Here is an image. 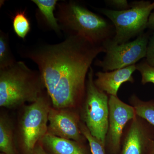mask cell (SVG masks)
<instances>
[{"mask_svg":"<svg viewBox=\"0 0 154 154\" xmlns=\"http://www.w3.org/2000/svg\"><path fill=\"white\" fill-rule=\"evenodd\" d=\"M103 45L78 35L68 36L60 43L45 44L21 52L38 66L53 107L76 110L86 92V77Z\"/></svg>","mask_w":154,"mask_h":154,"instance_id":"cell-1","label":"cell"},{"mask_svg":"<svg viewBox=\"0 0 154 154\" xmlns=\"http://www.w3.org/2000/svg\"><path fill=\"white\" fill-rule=\"evenodd\" d=\"M57 6L59 24L69 36L78 35L101 45L115 36L113 24L76 2H63Z\"/></svg>","mask_w":154,"mask_h":154,"instance_id":"cell-2","label":"cell"},{"mask_svg":"<svg viewBox=\"0 0 154 154\" xmlns=\"http://www.w3.org/2000/svg\"><path fill=\"white\" fill-rule=\"evenodd\" d=\"M45 87L39 71L33 70L22 61L0 69V106L20 107L35 102L43 94Z\"/></svg>","mask_w":154,"mask_h":154,"instance_id":"cell-3","label":"cell"},{"mask_svg":"<svg viewBox=\"0 0 154 154\" xmlns=\"http://www.w3.org/2000/svg\"><path fill=\"white\" fill-rule=\"evenodd\" d=\"M94 70L90 68L86 82L85 99L81 107L80 117L93 136L105 146L108 126V95L94 83Z\"/></svg>","mask_w":154,"mask_h":154,"instance_id":"cell-4","label":"cell"},{"mask_svg":"<svg viewBox=\"0 0 154 154\" xmlns=\"http://www.w3.org/2000/svg\"><path fill=\"white\" fill-rule=\"evenodd\" d=\"M130 5V8L125 11L98 9L114 25L115 34L112 40L117 44L128 42L131 38L143 33L154 9V2L135 1Z\"/></svg>","mask_w":154,"mask_h":154,"instance_id":"cell-5","label":"cell"},{"mask_svg":"<svg viewBox=\"0 0 154 154\" xmlns=\"http://www.w3.org/2000/svg\"><path fill=\"white\" fill-rule=\"evenodd\" d=\"M48 94L44 93L35 102L25 106L19 122V134L22 148L30 154L48 131V114L51 109Z\"/></svg>","mask_w":154,"mask_h":154,"instance_id":"cell-6","label":"cell"},{"mask_svg":"<svg viewBox=\"0 0 154 154\" xmlns=\"http://www.w3.org/2000/svg\"><path fill=\"white\" fill-rule=\"evenodd\" d=\"M149 39V33H143L135 40L121 44L110 39L102 45L106 55L102 60H96L95 65L102 68L104 72H108L135 65L146 57Z\"/></svg>","mask_w":154,"mask_h":154,"instance_id":"cell-7","label":"cell"},{"mask_svg":"<svg viewBox=\"0 0 154 154\" xmlns=\"http://www.w3.org/2000/svg\"><path fill=\"white\" fill-rule=\"evenodd\" d=\"M134 107L117 96H109L108 126L105 141L107 154H119L123 132L127 124L136 116Z\"/></svg>","mask_w":154,"mask_h":154,"instance_id":"cell-8","label":"cell"},{"mask_svg":"<svg viewBox=\"0 0 154 154\" xmlns=\"http://www.w3.org/2000/svg\"><path fill=\"white\" fill-rule=\"evenodd\" d=\"M154 143V127L136 115L127 124L119 154H145Z\"/></svg>","mask_w":154,"mask_h":154,"instance_id":"cell-9","label":"cell"},{"mask_svg":"<svg viewBox=\"0 0 154 154\" xmlns=\"http://www.w3.org/2000/svg\"><path fill=\"white\" fill-rule=\"evenodd\" d=\"M48 119V132L51 134L81 143L87 140L81 131V117L76 110L51 107Z\"/></svg>","mask_w":154,"mask_h":154,"instance_id":"cell-10","label":"cell"},{"mask_svg":"<svg viewBox=\"0 0 154 154\" xmlns=\"http://www.w3.org/2000/svg\"><path fill=\"white\" fill-rule=\"evenodd\" d=\"M136 70L135 64L110 72H98L94 83L99 90L109 96H117L119 89L123 83L134 82L132 75Z\"/></svg>","mask_w":154,"mask_h":154,"instance_id":"cell-11","label":"cell"},{"mask_svg":"<svg viewBox=\"0 0 154 154\" xmlns=\"http://www.w3.org/2000/svg\"><path fill=\"white\" fill-rule=\"evenodd\" d=\"M40 142L53 154H88L84 143L57 137L48 132Z\"/></svg>","mask_w":154,"mask_h":154,"instance_id":"cell-12","label":"cell"},{"mask_svg":"<svg viewBox=\"0 0 154 154\" xmlns=\"http://www.w3.org/2000/svg\"><path fill=\"white\" fill-rule=\"evenodd\" d=\"M33 3L37 6L39 15L43 22L50 29L58 34H60L61 29L58 21L54 14L57 4V0H33Z\"/></svg>","mask_w":154,"mask_h":154,"instance_id":"cell-13","label":"cell"},{"mask_svg":"<svg viewBox=\"0 0 154 154\" xmlns=\"http://www.w3.org/2000/svg\"><path fill=\"white\" fill-rule=\"evenodd\" d=\"M12 122L8 117L2 115L0 117V150L4 154H17L14 142Z\"/></svg>","mask_w":154,"mask_h":154,"instance_id":"cell-14","label":"cell"},{"mask_svg":"<svg viewBox=\"0 0 154 154\" xmlns=\"http://www.w3.org/2000/svg\"><path fill=\"white\" fill-rule=\"evenodd\" d=\"M129 102L134 108L136 115L154 127V100L142 101L135 94H133L129 98Z\"/></svg>","mask_w":154,"mask_h":154,"instance_id":"cell-15","label":"cell"},{"mask_svg":"<svg viewBox=\"0 0 154 154\" xmlns=\"http://www.w3.org/2000/svg\"><path fill=\"white\" fill-rule=\"evenodd\" d=\"M9 34L0 30V69L5 68L17 62L11 49Z\"/></svg>","mask_w":154,"mask_h":154,"instance_id":"cell-16","label":"cell"},{"mask_svg":"<svg viewBox=\"0 0 154 154\" xmlns=\"http://www.w3.org/2000/svg\"><path fill=\"white\" fill-rule=\"evenodd\" d=\"M13 30L19 38L25 39L31 29L30 20L26 11H18L12 18Z\"/></svg>","mask_w":154,"mask_h":154,"instance_id":"cell-17","label":"cell"},{"mask_svg":"<svg viewBox=\"0 0 154 154\" xmlns=\"http://www.w3.org/2000/svg\"><path fill=\"white\" fill-rule=\"evenodd\" d=\"M80 128L84 136L88 141L92 154H107L105 146L101 142L91 134L85 124L81 122Z\"/></svg>","mask_w":154,"mask_h":154,"instance_id":"cell-18","label":"cell"},{"mask_svg":"<svg viewBox=\"0 0 154 154\" xmlns=\"http://www.w3.org/2000/svg\"><path fill=\"white\" fill-rule=\"evenodd\" d=\"M136 67L141 75V83L143 85L148 83L154 84V68L149 65L146 61L136 64Z\"/></svg>","mask_w":154,"mask_h":154,"instance_id":"cell-19","label":"cell"},{"mask_svg":"<svg viewBox=\"0 0 154 154\" xmlns=\"http://www.w3.org/2000/svg\"><path fill=\"white\" fill-rule=\"evenodd\" d=\"M146 57V62L154 68V33L149 39Z\"/></svg>","mask_w":154,"mask_h":154,"instance_id":"cell-20","label":"cell"},{"mask_svg":"<svg viewBox=\"0 0 154 154\" xmlns=\"http://www.w3.org/2000/svg\"><path fill=\"white\" fill-rule=\"evenodd\" d=\"M110 5L118 9V11H125L130 8L131 6L126 0H110L105 1Z\"/></svg>","mask_w":154,"mask_h":154,"instance_id":"cell-21","label":"cell"},{"mask_svg":"<svg viewBox=\"0 0 154 154\" xmlns=\"http://www.w3.org/2000/svg\"><path fill=\"white\" fill-rule=\"evenodd\" d=\"M30 154H48L45 151L43 147V146L39 142L37 143L35 147L33 149V151Z\"/></svg>","mask_w":154,"mask_h":154,"instance_id":"cell-22","label":"cell"},{"mask_svg":"<svg viewBox=\"0 0 154 154\" xmlns=\"http://www.w3.org/2000/svg\"><path fill=\"white\" fill-rule=\"evenodd\" d=\"M147 28L154 30V12L152 13L149 17Z\"/></svg>","mask_w":154,"mask_h":154,"instance_id":"cell-23","label":"cell"},{"mask_svg":"<svg viewBox=\"0 0 154 154\" xmlns=\"http://www.w3.org/2000/svg\"><path fill=\"white\" fill-rule=\"evenodd\" d=\"M145 154H154V143L150 147Z\"/></svg>","mask_w":154,"mask_h":154,"instance_id":"cell-24","label":"cell"},{"mask_svg":"<svg viewBox=\"0 0 154 154\" xmlns=\"http://www.w3.org/2000/svg\"><path fill=\"white\" fill-rule=\"evenodd\" d=\"M0 154H4L2 153H1Z\"/></svg>","mask_w":154,"mask_h":154,"instance_id":"cell-25","label":"cell"}]
</instances>
